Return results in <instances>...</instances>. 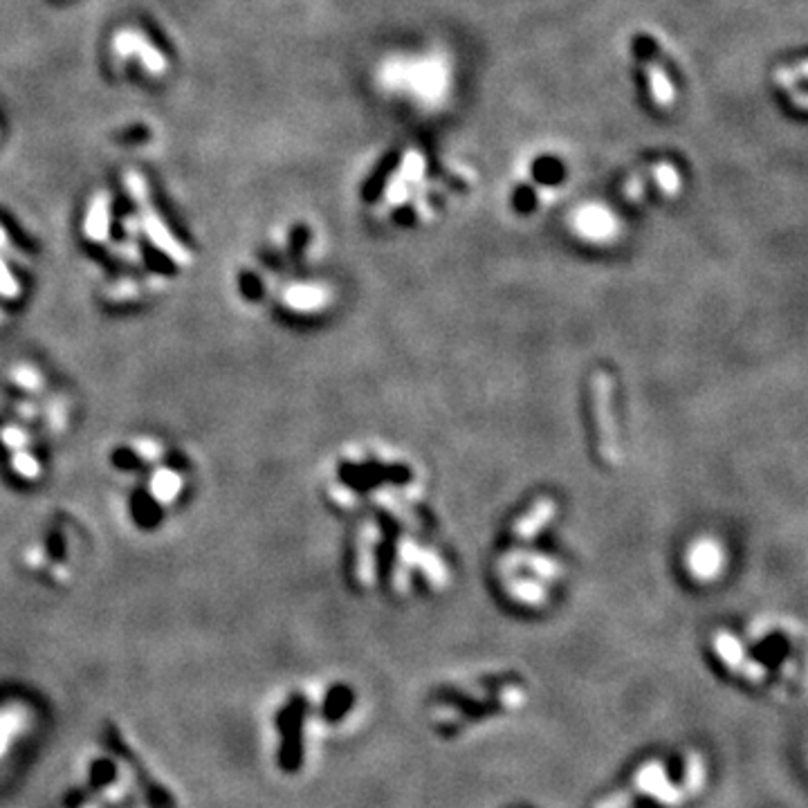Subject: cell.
<instances>
[{
    "label": "cell",
    "mask_w": 808,
    "mask_h": 808,
    "mask_svg": "<svg viewBox=\"0 0 808 808\" xmlns=\"http://www.w3.org/2000/svg\"><path fill=\"white\" fill-rule=\"evenodd\" d=\"M591 406L595 424V443L599 458L607 463L618 456V432L613 420V380L607 373H598L591 382Z\"/></svg>",
    "instance_id": "cell-1"
},
{
    "label": "cell",
    "mask_w": 808,
    "mask_h": 808,
    "mask_svg": "<svg viewBox=\"0 0 808 808\" xmlns=\"http://www.w3.org/2000/svg\"><path fill=\"white\" fill-rule=\"evenodd\" d=\"M113 50L122 59L139 61V66L147 67L148 75L153 77H162L169 70V61L164 52H159L156 43L144 32L135 30V27H122V30L115 32Z\"/></svg>",
    "instance_id": "cell-2"
},
{
    "label": "cell",
    "mask_w": 808,
    "mask_h": 808,
    "mask_svg": "<svg viewBox=\"0 0 808 808\" xmlns=\"http://www.w3.org/2000/svg\"><path fill=\"white\" fill-rule=\"evenodd\" d=\"M138 211H139L138 214L139 225H142L144 234H147V239L151 240L153 248H156L158 251H162V254L167 256L169 261H173L176 265L191 263V254H189V250L180 243V240L176 239V236H173L171 227L162 220V216L153 210L151 198L139 202Z\"/></svg>",
    "instance_id": "cell-3"
},
{
    "label": "cell",
    "mask_w": 808,
    "mask_h": 808,
    "mask_svg": "<svg viewBox=\"0 0 808 808\" xmlns=\"http://www.w3.org/2000/svg\"><path fill=\"white\" fill-rule=\"evenodd\" d=\"M685 564L691 578L699 579V582H712V579L719 578L721 570H723L725 555L716 541L699 539L687 550Z\"/></svg>",
    "instance_id": "cell-4"
},
{
    "label": "cell",
    "mask_w": 808,
    "mask_h": 808,
    "mask_svg": "<svg viewBox=\"0 0 808 808\" xmlns=\"http://www.w3.org/2000/svg\"><path fill=\"white\" fill-rule=\"evenodd\" d=\"M573 216L575 230L579 231L582 239L593 240V243H604V240H611L613 234H616V218L599 205L582 207Z\"/></svg>",
    "instance_id": "cell-5"
},
{
    "label": "cell",
    "mask_w": 808,
    "mask_h": 808,
    "mask_svg": "<svg viewBox=\"0 0 808 808\" xmlns=\"http://www.w3.org/2000/svg\"><path fill=\"white\" fill-rule=\"evenodd\" d=\"M331 303V292L319 283H292L283 290V306L292 312L312 314Z\"/></svg>",
    "instance_id": "cell-6"
},
{
    "label": "cell",
    "mask_w": 808,
    "mask_h": 808,
    "mask_svg": "<svg viewBox=\"0 0 808 808\" xmlns=\"http://www.w3.org/2000/svg\"><path fill=\"white\" fill-rule=\"evenodd\" d=\"M110 220H113V211H110V196L108 193H97L90 200L88 211H86L84 220V234L90 243H104L108 240L110 234Z\"/></svg>",
    "instance_id": "cell-7"
},
{
    "label": "cell",
    "mask_w": 808,
    "mask_h": 808,
    "mask_svg": "<svg viewBox=\"0 0 808 808\" xmlns=\"http://www.w3.org/2000/svg\"><path fill=\"white\" fill-rule=\"evenodd\" d=\"M375 526L366 524L357 535V557H355V578L362 587H371L375 578Z\"/></svg>",
    "instance_id": "cell-8"
},
{
    "label": "cell",
    "mask_w": 808,
    "mask_h": 808,
    "mask_svg": "<svg viewBox=\"0 0 808 808\" xmlns=\"http://www.w3.org/2000/svg\"><path fill=\"white\" fill-rule=\"evenodd\" d=\"M167 281L159 277H151L147 281H119V283L110 285L104 292V299L108 303H128L138 302V299L148 297V294L162 292Z\"/></svg>",
    "instance_id": "cell-9"
},
{
    "label": "cell",
    "mask_w": 808,
    "mask_h": 808,
    "mask_svg": "<svg viewBox=\"0 0 808 808\" xmlns=\"http://www.w3.org/2000/svg\"><path fill=\"white\" fill-rule=\"evenodd\" d=\"M281 728H283V754L281 762L285 768H297L299 763V730H302V703H292L281 716Z\"/></svg>",
    "instance_id": "cell-10"
},
{
    "label": "cell",
    "mask_w": 808,
    "mask_h": 808,
    "mask_svg": "<svg viewBox=\"0 0 808 808\" xmlns=\"http://www.w3.org/2000/svg\"><path fill=\"white\" fill-rule=\"evenodd\" d=\"M182 487H185V478L169 467H158L148 478V492L159 506H171L182 495Z\"/></svg>",
    "instance_id": "cell-11"
},
{
    "label": "cell",
    "mask_w": 808,
    "mask_h": 808,
    "mask_svg": "<svg viewBox=\"0 0 808 808\" xmlns=\"http://www.w3.org/2000/svg\"><path fill=\"white\" fill-rule=\"evenodd\" d=\"M553 512H555L553 501H537V506L532 507V510L526 512L519 521H517L512 532H515V537L528 539V537L535 535L537 530H541L546 524H548V519L553 517Z\"/></svg>",
    "instance_id": "cell-12"
},
{
    "label": "cell",
    "mask_w": 808,
    "mask_h": 808,
    "mask_svg": "<svg viewBox=\"0 0 808 808\" xmlns=\"http://www.w3.org/2000/svg\"><path fill=\"white\" fill-rule=\"evenodd\" d=\"M647 77H649L653 101L660 106L671 104V99H674V86H671L665 67L658 66L656 61H647Z\"/></svg>",
    "instance_id": "cell-13"
},
{
    "label": "cell",
    "mask_w": 808,
    "mask_h": 808,
    "mask_svg": "<svg viewBox=\"0 0 808 808\" xmlns=\"http://www.w3.org/2000/svg\"><path fill=\"white\" fill-rule=\"evenodd\" d=\"M9 377H12V382L18 386V389L27 391V394H36V391L43 389V375L38 373L34 366L27 364L14 366V369L9 371Z\"/></svg>",
    "instance_id": "cell-14"
},
{
    "label": "cell",
    "mask_w": 808,
    "mask_h": 808,
    "mask_svg": "<svg viewBox=\"0 0 808 808\" xmlns=\"http://www.w3.org/2000/svg\"><path fill=\"white\" fill-rule=\"evenodd\" d=\"M12 467L18 476L27 478V481H34V478L41 476V463L30 452H26V449H18V452L12 454Z\"/></svg>",
    "instance_id": "cell-15"
},
{
    "label": "cell",
    "mask_w": 808,
    "mask_h": 808,
    "mask_svg": "<svg viewBox=\"0 0 808 808\" xmlns=\"http://www.w3.org/2000/svg\"><path fill=\"white\" fill-rule=\"evenodd\" d=\"M0 297L9 299V302L21 297V283H18V279L14 277L7 261H5L3 256H0Z\"/></svg>",
    "instance_id": "cell-16"
},
{
    "label": "cell",
    "mask_w": 808,
    "mask_h": 808,
    "mask_svg": "<svg viewBox=\"0 0 808 808\" xmlns=\"http://www.w3.org/2000/svg\"><path fill=\"white\" fill-rule=\"evenodd\" d=\"M0 443L7 449H12V452H18V449H26L30 445V435H27V432H23V429L9 424V427L0 429Z\"/></svg>",
    "instance_id": "cell-17"
},
{
    "label": "cell",
    "mask_w": 808,
    "mask_h": 808,
    "mask_svg": "<svg viewBox=\"0 0 808 808\" xmlns=\"http://www.w3.org/2000/svg\"><path fill=\"white\" fill-rule=\"evenodd\" d=\"M18 723H21V714L16 712H7L0 716V752H3L7 742L12 739V734L16 732Z\"/></svg>",
    "instance_id": "cell-18"
},
{
    "label": "cell",
    "mask_w": 808,
    "mask_h": 808,
    "mask_svg": "<svg viewBox=\"0 0 808 808\" xmlns=\"http://www.w3.org/2000/svg\"><path fill=\"white\" fill-rule=\"evenodd\" d=\"M135 452H138L144 461H158V458L162 456V447H159L158 443H153V440H138V443H135Z\"/></svg>",
    "instance_id": "cell-19"
},
{
    "label": "cell",
    "mask_w": 808,
    "mask_h": 808,
    "mask_svg": "<svg viewBox=\"0 0 808 808\" xmlns=\"http://www.w3.org/2000/svg\"><path fill=\"white\" fill-rule=\"evenodd\" d=\"M113 250H115L113 254H115V256H119V259H124L126 263H139V261H142V254H139V248L133 243V240H128V243H119V245H115Z\"/></svg>",
    "instance_id": "cell-20"
},
{
    "label": "cell",
    "mask_w": 808,
    "mask_h": 808,
    "mask_svg": "<svg viewBox=\"0 0 808 808\" xmlns=\"http://www.w3.org/2000/svg\"><path fill=\"white\" fill-rule=\"evenodd\" d=\"M0 251H5V254H12L14 259H18V254L16 251H14V248H12V243H9V236H7V230H5L3 225H0Z\"/></svg>",
    "instance_id": "cell-21"
},
{
    "label": "cell",
    "mask_w": 808,
    "mask_h": 808,
    "mask_svg": "<svg viewBox=\"0 0 808 808\" xmlns=\"http://www.w3.org/2000/svg\"><path fill=\"white\" fill-rule=\"evenodd\" d=\"M3 319H5V312H3V311H0V322H3Z\"/></svg>",
    "instance_id": "cell-22"
}]
</instances>
